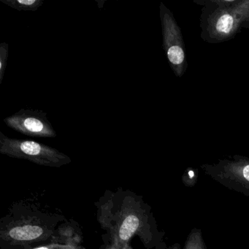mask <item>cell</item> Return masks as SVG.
I'll return each mask as SVG.
<instances>
[{
    "label": "cell",
    "mask_w": 249,
    "mask_h": 249,
    "mask_svg": "<svg viewBox=\"0 0 249 249\" xmlns=\"http://www.w3.org/2000/svg\"><path fill=\"white\" fill-rule=\"evenodd\" d=\"M1 2L18 11L36 12L43 4V0H0Z\"/></svg>",
    "instance_id": "cell-7"
},
{
    "label": "cell",
    "mask_w": 249,
    "mask_h": 249,
    "mask_svg": "<svg viewBox=\"0 0 249 249\" xmlns=\"http://www.w3.org/2000/svg\"><path fill=\"white\" fill-rule=\"evenodd\" d=\"M185 249H205L200 231L194 230L188 237Z\"/></svg>",
    "instance_id": "cell-9"
},
{
    "label": "cell",
    "mask_w": 249,
    "mask_h": 249,
    "mask_svg": "<svg viewBox=\"0 0 249 249\" xmlns=\"http://www.w3.org/2000/svg\"><path fill=\"white\" fill-rule=\"evenodd\" d=\"M217 8L208 17V36L224 40L235 34L241 24L249 22V1H212Z\"/></svg>",
    "instance_id": "cell-3"
},
{
    "label": "cell",
    "mask_w": 249,
    "mask_h": 249,
    "mask_svg": "<svg viewBox=\"0 0 249 249\" xmlns=\"http://www.w3.org/2000/svg\"><path fill=\"white\" fill-rule=\"evenodd\" d=\"M50 248V246H42V247H39L34 249H51Z\"/></svg>",
    "instance_id": "cell-11"
},
{
    "label": "cell",
    "mask_w": 249,
    "mask_h": 249,
    "mask_svg": "<svg viewBox=\"0 0 249 249\" xmlns=\"http://www.w3.org/2000/svg\"><path fill=\"white\" fill-rule=\"evenodd\" d=\"M227 171L239 180L249 183V161H240L233 162L227 166Z\"/></svg>",
    "instance_id": "cell-8"
},
{
    "label": "cell",
    "mask_w": 249,
    "mask_h": 249,
    "mask_svg": "<svg viewBox=\"0 0 249 249\" xmlns=\"http://www.w3.org/2000/svg\"><path fill=\"white\" fill-rule=\"evenodd\" d=\"M5 124L18 133L33 138H55L56 132L43 110L21 109L4 119Z\"/></svg>",
    "instance_id": "cell-5"
},
{
    "label": "cell",
    "mask_w": 249,
    "mask_h": 249,
    "mask_svg": "<svg viewBox=\"0 0 249 249\" xmlns=\"http://www.w3.org/2000/svg\"><path fill=\"white\" fill-rule=\"evenodd\" d=\"M47 238V230L43 226L27 220L19 221L6 231V241L11 244L34 243Z\"/></svg>",
    "instance_id": "cell-6"
},
{
    "label": "cell",
    "mask_w": 249,
    "mask_h": 249,
    "mask_svg": "<svg viewBox=\"0 0 249 249\" xmlns=\"http://www.w3.org/2000/svg\"><path fill=\"white\" fill-rule=\"evenodd\" d=\"M0 153L46 167H61L72 161L66 154L49 145L31 140L10 138L2 132H0Z\"/></svg>",
    "instance_id": "cell-2"
},
{
    "label": "cell",
    "mask_w": 249,
    "mask_h": 249,
    "mask_svg": "<svg viewBox=\"0 0 249 249\" xmlns=\"http://www.w3.org/2000/svg\"><path fill=\"white\" fill-rule=\"evenodd\" d=\"M8 58V44L2 43L0 44V84H2L7 67Z\"/></svg>",
    "instance_id": "cell-10"
},
{
    "label": "cell",
    "mask_w": 249,
    "mask_h": 249,
    "mask_svg": "<svg viewBox=\"0 0 249 249\" xmlns=\"http://www.w3.org/2000/svg\"><path fill=\"white\" fill-rule=\"evenodd\" d=\"M160 18L162 27L163 47L172 69L180 77L186 69V54L181 33L171 11L160 4Z\"/></svg>",
    "instance_id": "cell-4"
},
{
    "label": "cell",
    "mask_w": 249,
    "mask_h": 249,
    "mask_svg": "<svg viewBox=\"0 0 249 249\" xmlns=\"http://www.w3.org/2000/svg\"><path fill=\"white\" fill-rule=\"evenodd\" d=\"M170 249H179V245H176V246H173V247Z\"/></svg>",
    "instance_id": "cell-12"
},
{
    "label": "cell",
    "mask_w": 249,
    "mask_h": 249,
    "mask_svg": "<svg viewBox=\"0 0 249 249\" xmlns=\"http://www.w3.org/2000/svg\"><path fill=\"white\" fill-rule=\"evenodd\" d=\"M99 203V222L110 235L113 249H124L135 235L147 240L146 213L136 195L111 193Z\"/></svg>",
    "instance_id": "cell-1"
}]
</instances>
